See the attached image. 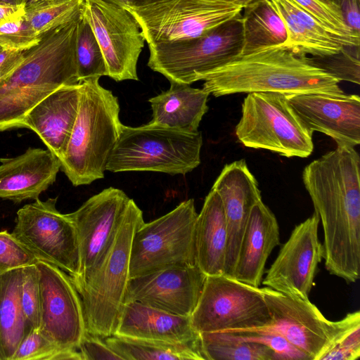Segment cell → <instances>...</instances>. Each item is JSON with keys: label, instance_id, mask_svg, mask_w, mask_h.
<instances>
[{"label": "cell", "instance_id": "cell-1", "mask_svg": "<svg viewBox=\"0 0 360 360\" xmlns=\"http://www.w3.org/2000/svg\"><path fill=\"white\" fill-rule=\"evenodd\" d=\"M360 158L338 146L305 167L304 185L323 231V259L332 275L355 283L360 267Z\"/></svg>", "mask_w": 360, "mask_h": 360}, {"label": "cell", "instance_id": "cell-2", "mask_svg": "<svg viewBox=\"0 0 360 360\" xmlns=\"http://www.w3.org/2000/svg\"><path fill=\"white\" fill-rule=\"evenodd\" d=\"M83 6L70 20L40 36L21 64L0 79V131L22 128L27 113L65 85L80 83L75 49Z\"/></svg>", "mask_w": 360, "mask_h": 360}, {"label": "cell", "instance_id": "cell-3", "mask_svg": "<svg viewBox=\"0 0 360 360\" xmlns=\"http://www.w3.org/2000/svg\"><path fill=\"white\" fill-rule=\"evenodd\" d=\"M306 56L283 45L240 54L206 74L202 89L216 97L252 92L345 94L339 80L310 64Z\"/></svg>", "mask_w": 360, "mask_h": 360}, {"label": "cell", "instance_id": "cell-4", "mask_svg": "<svg viewBox=\"0 0 360 360\" xmlns=\"http://www.w3.org/2000/svg\"><path fill=\"white\" fill-rule=\"evenodd\" d=\"M99 78L81 82L77 116L60 168L75 186L103 179L122 124L120 105L111 91L99 84Z\"/></svg>", "mask_w": 360, "mask_h": 360}, {"label": "cell", "instance_id": "cell-5", "mask_svg": "<svg viewBox=\"0 0 360 360\" xmlns=\"http://www.w3.org/2000/svg\"><path fill=\"white\" fill-rule=\"evenodd\" d=\"M144 222L131 198L125 214L87 276L74 283L80 295L86 329L103 338L115 333L125 304L132 238Z\"/></svg>", "mask_w": 360, "mask_h": 360}, {"label": "cell", "instance_id": "cell-6", "mask_svg": "<svg viewBox=\"0 0 360 360\" xmlns=\"http://www.w3.org/2000/svg\"><path fill=\"white\" fill-rule=\"evenodd\" d=\"M202 136L176 128L150 124L122 125L106 171H149L186 174L200 164Z\"/></svg>", "mask_w": 360, "mask_h": 360}, {"label": "cell", "instance_id": "cell-7", "mask_svg": "<svg viewBox=\"0 0 360 360\" xmlns=\"http://www.w3.org/2000/svg\"><path fill=\"white\" fill-rule=\"evenodd\" d=\"M242 14L202 36L148 46V67L169 82L191 84L202 80L242 53Z\"/></svg>", "mask_w": 360, "mask_h": 360}, {"label": "cell", "instance_id": "cell-8", "mask_svg": "<svg viewBox=\"0 0 360 360\" xmlns=\"http://www.w3.org/2000/svg\"><path fill=\"white\" fill-rule=\"evenodd\" d=\"M235 132L246 147L288 158H307L314 148L312 133L296 117L283 94L248 93Z\"/></svg>", "mask_w": 360, "mask_h": 360}, {"label": "cell", "instance_id": "cell-9", "mask_svg": "<svg viewBox=\"0 0 360 360\" xmlns=\"http://www.w3.org/2000/svg\"><path fill=\"white\" fill-rule=\"evenodd\" d=\"M198 213L188 199L165 215L143 222L131 246L129 278L174 266L195 265Z\"/></svg>", "mask_w": 360, "mask_h": 360}, {"label": "cell", "instance_id": "cell-10", "mask_svg": "<svg viewBox=\"0 0 360 360\" xmlns=\"http://www.w3.org/2000/svg\"><path fill=\"white\" fill-rule=\"evenodd\" d=\"M244 7L235 0H162L127 10L150 46L202 36L240 15Z\"/></svg>", "mask_w": 360, "mask_h": 360}, {"label": "cell", "instance_id": "cell-11", "mask_svg": "<svg viewBox=\"0 0 360 360\" xmlns=\"http://www.w3.org/2000/svg\"><path fill=\"white\" fill-rule=\"evenodd\" d=\"M191 320L202 333L263 328L271 316L261 288L221 274L206 276Z\"/></svg>", "mask_w": 360, "mask_h": 360}, {"label": "cell", "instance_id": "cell-12", "mask_svg": "<svg viewBox=\"0 0 360 360\" xmlns=\"http://www.w3.org/2000/svg\"><path fill=\"white\" fill-rule=\"evenodd\" d=\"M271 316L263 328L281 335L309 360H320L337 338L360 319L359 311L339 321L327 319L309 300L285 295L269 287L261 288Z\"/></svg>", "mask_w": 360, "mask_h": 360}, {"label": "cell", "instance_id": "cell-13", "mask_svg": "<svg viewBox=\"0 0 360 360\" xmlns=\"http://www.w3.org/2000/svg\"><path fill=\"white\" fill-rule=\"evenodd\" d=\"M57 198L36 199L18 210L13 236L40 260L53 264L72 278L79 275L75 227L68 214L56 208Z\"/></svg>", "mask_w": 360, "mask_h": 360}, {"label": "cell", "instance_id": "cell-14", "mask_svg": "<svg viewBox=\"0 0 360 360\" xmlns=\"http://www.w3.org/2000/svg\"><path fill=\"white\" fill-rule=\"evenodd\" d=\"M83 13L101 49L108 77L117 82L138 80L137 63L146 39L134 15L103 0H84Z\"/></svg>", "mask_w": 360, "mask_h": 360}, {"label": "cell", "instance_id": "cell-15", "mask_svg": "<svg viewBox=\"0 0 360 360\" xmlns=\"http://www.w3.org/2000/svg\"><path fill=\"white\" fill-rule=\"evenodd\" d=\"M36 266L40 292L38 330L62 348L78 349L86 329L82 300L71 276L44 260Z\"/></svg>", "mask_w": 360, "mask_h": 360}, {"label": "cell", "instance_id": "cell-16", "mask_svg": "<svg viewBox=\"0 0 360 360\" xmlns=\"http://www.w3.org/2000/svg\"><path fill=\"white\" fill-rule=\"evenodd\" d=\"M319 217L314 212L295 226L268 269L262 284L285 295L309 300L318 264L323 259Z\"/></svg>", "mask_w": 360, "mask_h": 360}, {"label": "cell", "instance_id": "cell-17", "mask_svg": "<svg viewBox=\"0 0 360 360\" xmlns=\"http://www.w3.org/2000/svg\"><path fill=\"white\" fill-rule=\"evenodd\" d=\"M131 198L113 187L103 189L68 215L75 227L79 254V275L74 283L82 281L91 271L120 225Z\"/></svg>", "mask_w": 360, "mask_h": 360}, {"label": "cell", "instance_id": "cell-18", "mask_svg": "<svg viewBox=\"0 0 360 360\" xmlns=\"http://www.w3.org/2000/svg\"><path fill=\"white\" fill-rule=\"evenodd\" d=\"M206 276L195 264L171 266L131 278L126 302L136 301L174 314L191 316Z\"/></svg>", "mask_w": 360, "mask_h": 360}, {"label": "cell", "instance_id": "cell-19", "mask_svg": "<svg viewBox=\"0 0 360 360\" xmlns=\"http://www.w3.org/2000/svg\"><path fill=\"white\" fill-rule=\"evenodd\" d=\"M288 105L309 131L325 134L338 146L360 143V98L312 92L287 95Z\"/></svg>", "mask_w": 360, "mask_h": 360}, {"label": "cell", "instance_id": "cell-20", "mask_svg": "<svg viewBox=\"0 0 360 360\" xmlns=\"http://www.w3.org/2000/svg\"><path fill=\"white\" fill-rule=\"evenodd\" d=\"M224 207L227 246L224 275L232 278L239 248L250 212L262 200L258 183L245 161L226 165L213 184Z\"/></svg>", "mask_w": 360, "mask_h": 360}, {"label": "cell", "instance_id": "cell-21", "mask_svg": "<svg viewBox=\"0 0 360 360\" xmlns=\"http://www.w3.org/2000/svg\"><path fill=\"white\" fill-rule=\"evenodd\" d=\"M0 198L19 203L36 200L56 179L60 160L49 149L29 148L14 158H0Z\"/></svg>", "mask_w": 360, "mask_h": 360}, {"label": "cell", "instance_id": "cell-22", "mask_svg": "<svg viewBox=\"0 0 360 360\" xmlns=\"http://www.w3.org/2000/svg\"><path fill=\"white\" fill-rule=\"evenodd\" d=\"M81 82L59 87L25 115L22 128L35 132L58 159L64 153L79 106Z\"/></svg>", "mask_w": 360, "mask_h": 360}, {"label": "cell", "instance_id": "cell-23", "mask_svg": "<svg viewBox=\"0 0 360 360\" xmlns=\"http://www.w3.org/2000/svg\"><path fill=\"white\" fill-rule=\"evenodd\" d=\"M279 243L277 219L261 200L253 206L250 212L232 278L259 288L266 260L273 249Z\"/></svg>", "mask_w": 360, "mask_h": 360}, {"label": "cell", "instance_id": "cell-24", "mask_svg": "<svg viewBox=\"0 0 360 360\" xmlns=\"http://www.w3.org/2000/svg\"><path fill=\"white\" fill-rule=\"evenodd\" d=\"M114 335L174 343L200 340L191 316H181L136 301L126 302Z\"/></svg>", "mask_w": 360, "mask_h": 360}, {"label": "cell", "instance_id": "cell-25", "mask_svg": "<svg viewBox=\"0 0 360 360\" xmlns=\"http://www.w3.org/2000/svg\"><path fill=\"white\" fill-rule=\"evenodd\" d=\"M269 1L283 18L288 39L283 45L299 55L326 56L340 51L343 46H353L330 31L290 0Z\"/></svg>", "mask_w": 360, "mask_h": 360}, {"label": "cell", "instance_id": "cell-26", "mask_svg": "<svg viewBox=\"0 0 360 360\" xmlns=\"http://www.w3.org/2000/svg\"><path fill=\"white\" fill-rule=\"evenodd\" d=\"M196 265L206 276L224 274L227 229L221 200L211 188L195 227Z\"/></svg>", "mask_w": 360, "mask_h": 360}, {"label": "cell", "instance_id": "cell-27", "mask_svg": "<svg viewBox=\"0 0 360 360\" xmlns=\"http://www.w3.org/2000/svg\"><path fill=\"white\" fill-rule=\"evenodd\" d=\"M167 91L150 98L153 116L149 122L195 133L208 110L210 93L190 84L169 82Z\"/></svg>", "mask_w": 360, "mask_h": 360}, {"label": "cell", "instance_id": "cell-28", "mask_svg": "<svg viewBox=\"0 0 360 360\" xmlns=\"http://www.w3.org/2000/svg\"><path fill=\"white\" fill-rule=\"evenodd\" d=\"M22 269L0 274V360H12L27 334L20 300Z\"/></svg>", "mask_w": 360, "mask_h": 360}, {"label": "cell", "instance_id": "cell-29", "mask_svg": "<svg viewBox=\"0 0 360 360\" xmlns=\"http://www.w3.org/2000/svg\"><path fill=\"white\" fill-rule=\"evenodd\" d=\"M243 11L241 54L286 43L288 31L284 21L269 1L253 0L244 7Z\"/></svg>", "mask_w": 360, "mask_h": 360}, {"label": "cell", "instance_id": "cell-30", "mask_svg": "<svg viewBox=\"0 0 360 360\" xmlns=\"http://www.w3.org/2000/svg\"><path fill=\"white\" fill-rule=\"evenodd\" d=\"M122 360H205L200 341L174 343L112 335L104 338Z\"/></svg>", "mask_w": 360, "mask_h": 360}, {"label": "cell", "instance_id": "cell-31", "mask_svg": "<svg viewBox=\"0 0 360 360\" xmlns=\"http://www.w3.org/2000/svg\"><path fill=\"white\" fill-rule=\"evenodd\" d=\"M200 334L205 360H277L275 352L264 345L227 338L217 332Z\"/></svg>", "mask_w": 360, "mask_h": 360}, {"label": "cell", "instance_id": "cell-32", "mask_svg": "<svg viewBox=\"0 0 360 360\" xmlns=\"http://www.w3.org/2000/svg\"><path fill=\"white\" fill-rule=\"evenodd\" d=\"M75 56L77 77L80 82L90 78L108 76L101 49L84 13L79 25Z\"/></svg>", "mask_w": 360, "mask_h": 360}, {"label": "cell", "instance_id": "cell-33", "mask_svg": "<svg viewBox=\"0 0 360 360\" xmlns=\"http://www.w3.org/2000/svg\"><path fill=\"white\" fill-rule=\"evenodd\" d=\"M84 3V0H53L26 10L25 18L40 37L72 19Z\"/></svg>", "mask_w": 360, "mask_h": 360}, {"label": "cell", "instance_id": "cell-34", "mask_svg": "<svg viewBox=\"0 0 360 360\" xmlns=\"http://www.w3.org/2000/svg\"><path fill=\"white\" fill-rule=\"evenodd\" d=\"M12 360H83L78 349H64L32 329L22 340Z\"/></svg>", "mask_w": 360, "mask_h": 360}, {"label": "cell", "instance_id": "cell-35", "mask_svg": "<svg viewBox=\"0 0 360 360\" xmlns=\"http://www.w3.org/2000/svg\"><path fill=\"white\" fill-rule=\"evenodd\" d=\"M312 65L338 80L359 84V46H343L338 53L326 56H306Z\"/></svg>", "mask_w": 360, "mask_h": 360}, {"label": "cell", "instance_id": "cell-36", "mask_svg": "<svg viewBox=\"0 0 360 360\" xmlns=\"http://www.w3.org/2000/svg\"><path fill=\"white\" fill-rule=\"evenodd\" d=\"M217 333L227 338L264 345L275 352L277 360H309L304 354L281 335L266 328L225 330Z\"/></svg>", "mask_w": 360, "mask_h": 360}, {"label": "cell", "instance_id": "cell-37", "mask_svg": "<svg viewBox=\"0 0 360 360\" xmlns=\"http://www.w3.org/2000/svg\"><path fill=\"white\" fill-rule=\"evenodd\" d=\"M332 32L359 46L360 34L352 32L345 22L338 4L323 0H290Z\"/></svg>", "mask_w": 360, "mask_h": 360}, {"label": "cell", "instance_id": "cell-38", "mask_svg": "<svg viewBox=\"0 0 360 360\" xmlns=\"http://www.w3.org/2000/svg\"><path fill=\"white\" fill-rule=\"evenodd\" d=\"M20 300L27 334L32 329H38L39 326V276L36 264L22 267Z\"/></svg>", "mask_w": 360, "mask_h": 360}, {"label": "cell", "instance_id": "cell-39", "mask_svg": "<svg viewBox=\"0 0 360 360\" xmlns=\"http://www.w3.org/2000/svg\"><path fill=\"white\" fill-rule=\"evenodd\" d=\"M40 260L11 233L0 231V274L36 264Z\"/></svg>", "mask_w": 360, "mask_h": 360}, {"label": "cell", "instance_id": "cell-40", "mask_svg": "<svg viewBox=\"0 0 360 360\" xmlns=\"http://www.w3.org/2000/svg\"><path fill=\"white\" fill-rule=\"evenodd\" d=\"M40 40L25 15L0 25V46L3 49L27 50Z\"/></svg>", "mask_w": 360, "mask_h": 360}, {"label": "cell", "instance_id": "cell-41", "mask_svg": "<svg viewBox=\"0 0 360 360\" xmlns=\"http://www.w3.org/2000/svg\"><path fill=\"white\" fill-rule=\"evenodd\" d=\"M360 356V319L346 328L320 360H355Z\"/></svg>", "mask_w": 360, "mask_h": 360}, {"label": "cell", "instance_id": "cell-42", "mask_svg": "<svg viewBox=\"0 0 360 360\" xmlns=\"http://www.w3.org/2000/svg\"><path fill=\"white\" fill-rule=\"evenodd\" d=\"M78 350L83 360H122L105 342L104 338L87 331L84 335Z\"/></svg>", "mask_w": 360, "mask_h": 360}, {"label": "cell", "instance_id": "cell-43", "mask_svg": "<svg viewBox=\"0 0 360 360\" xmlns=\"http://www.w3.org/2000/svg\"><path fill=\"white\" fill-rule=\"evenodd\" d=\"M349 28L360 34L359 0H334Z\"/></svg>", "mask_w": 360, "mask_h": 360}, {"label": "cell", "instance_id": "cell-44", "mask_svg": "<svg viewBox=\"0 0 360 360\" xmlns=\"http://www.w3.org/2000/svg\"><path fill=\"white\" fill-rule=\"evenodd\" d=\"M27 50L3 49L0 51V79L8 76L21 64Z\"/></svg>", "mask_w": 360, "mask_h": 360}, {"label": "cell", "instance_id": "cell-45", "mask_svg": "<svg viewBox=\"0 0 360 360\" xmlns=\"http://www.w3.org/2000/svg\"><path fill=\"white\" fill-rule=\"evenodd\" d=\"M24 6L0 4V25L24 15Z\"/></svg>", "mask_w": 360, "mask_h": 360}, {"label": "cell", "instance_id": "cell-46", "mask_svg": "<svg viewBox=\"0 0 360 360\" xmlns=\"http://www.w3.org/2000/svg\"><path fill=\"white\" fill-rule=\"evenodd\" d=\"M53 0H25L24 8L25 11L32 8L37 5L44 4L45 2L51 1Z\"/></svg>", "mask_w": 360, "mask_h": 360}, {"label": "cell", "instance_id": "cell-47", "mask_svg": "<svg viewBox=\"0 0 360 360\" xmlns=\"http://www.w3.org/2000/svg\"><path fill=\"white\" fill-rule=\"evenodd\" d=\"M162 0H131V7H141Z\"/></svg>", "mask_w": 360, "mask_h": 360}, {"label": "cell", "instance_id": "cell-48", "mask_svg": "<svg viewBox=\"0 0 360 360\" xmlns=\"http://www.w3.org/2000/svg\"><path fill=\"white\" fill-rule=\"evenodd\" d=\"M103 1L119 6H121V7H123L126 9H127L128 8H130L131 6V0H103Z\"/></svg>", "mask_w": 360, "mask_h": 360}, {"label": "cell", "instance_id": "cell-49", "mask_svg": "<svg viewBox=\"0 0 360 360\" xmlns=\"http://www.w3.org/2000/svg\"><path fill=\"white\" fill-rule=\"evenodd\" d=\"M25 0H0V4L24 6Z\"/></svg>", "mask_w": 360, "mask_h": 360}, {"label": "cell", "instance_id": "cell-50", "mask_svg": "<svg viewBox=\"0 0 360 360\" xmlns=\"http://www.w3.org/2000/svg\"><path fill=\"white\" fill-rule=\"evenodd\" d=\"M235 1H236L237 2H238L240 4L243 5L244 6H245L246 5H248V4L252 2L253 0H235Z\"/></svg>", "mask_w": 360, "mask_h": 360}, {"label": "cell", "instance_id": "cell-51", "mask_svg": "<svg viewBox=\"0 0 360 360\" xmlns=\"http://www.w3.org/2000/svg\"><path fill=\"white\" fill-rule=\"evenodd\" d=\"M323 1L330 3V4H336L334 0H323Z\"/></svg>", "mask_w": 360, "mask_h": 360}, {"label": "cell", "instance_id": "cell-52", "mask_svg": "<svg viewBox=\"0 0 360 360\" xmlns=\"http://www.w3.org/2000/svg\"><path fill=\"white\" fill-rule=\"evenodd\" d=\"M3 50V48L0 46V51Z\"/></svg>", "mask_w": 360, "mask_h": 360}]
</instances>
